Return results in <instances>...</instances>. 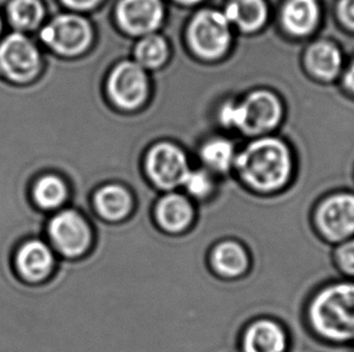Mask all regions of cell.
Here are the masks:
<instances>
[{
	"label": "cell",
	"instance_id": "obj_25",
	"mask_svg": "<svg viewBox=\"0 0 354 352\" xmlns=\"http://www.w3.org/2000/svg\"><path fill=\"white\" fill-rule=\"evenodd\" d=\"M333 17L342 33L354 38V0H335Z\"/></svg>",
	"mask_w": 354,
	"mask_h": 352
},
{
	"label": "cell",
	"instance_id": "obj_1",
	"mask_svg": "<svg viewBox=\"0 0 354 352\" xmlns=\"http://www.w3.org/2000/svg\"><path fill=\"white\" fill-rule=\"evenodd\" d=\"M307 319L323 342L354 345V280L342 277L318 289L307 306Z\"/></svg>",
	"mask_w": 354,
	"mask_h": 352
},
{
	"label": "cell",
	"instance_id": "obj_2",
	"mask_svg": "<svg viewBox=\"0 0 354 352\" xmlns=\"http://www.w3.org/2000/svg\"><path fill=\"white\" fill-rule=\"evenodd\" d=\"M235 162L241 177L257 190H279L292 176V153L278 139H260L249 144Z\"/></svg>",
	"mask_w": 354,
	"mask_h": 352
},
{
	"label": "cell",
	"instance_id": "obj_11",
	"mask_svg": "<svg viewBox=\"0 0 354 352\" xmlns=\"http://www.w3.org/2000/svg\"><path fill=\"white\" fill-rule=\"evenodd\" d=\"M147 169L155 185L163 190H173L183 186L189 174L185 155L172 144H158L151 148L147 161Z\"/></svg>",
	"mask_w": 354,
	"mask_h": 352
},
{
	"label": "cell",
	"instance_id": "obj_12",
	"mask_svg": "<svg viewBox=\"0 0 354 352\" xmlns=\"http://www.w3.org/2000/svg\"><path fill=\"white\" fill-rule=\"evenodd\" d=\"M109 95L122 109H136L148 97V77L138 63L122 62L109 77Z\"/></svg>",
	"mask_w": 354,
	"mask_h": 352
},
{
	"label": "cell",
	"instance_id": "obj_13",
	"mask_svg": "<svg viewBox=\"0 0 354 352\" xmlns=\"http://www.w3.org/2000/svg\"><path fill=\"white\" fill-rule=\"evenodd\" d=\"M163 17L161 0H121L118 19L129 33L148 35L158 28Z\"/></svg>",
	"mask_w": 354,
	"mask_h": 352
},
{
	"label": "cell",
	"instance_id": "obj_24",
	"mask_svg": "<svg viewBox=\"0 0 354 352\" xmlns=\"http://www.w3.org/2000/svg\"><path fill=\"white\" fill-rule=\"evenodd\" d=\"M333 261L342 277L354 280V237L335 245Z\"/></svg>",
	"mask_w": 354,
	"mask_h": 352
},
{
	"label": "cell",
	"instance_id": "obj_19",
	"mask_svg": "<svg viewBox=\"0 0 354 352\" xmlns=\"http://www.w3.org/2000/svg\"><path fill=\"white\" fill-rule=\"evenodd\" d=\"M226 19L244 32L260 28L268 17L263 0H230L225 11Z\"/></svg>",
	"mask_w": 354,
	"mask_h": 352
},
{
	"label": "cell",
	"instance_id": "obj_20",
	"mask_svg": "<svg viewBox=\"0 0 354 352\" xmlns=\"http://www.w3.org/2000/svg\"><path fill=\"white\" fill-rule=\"evenodd\" d=\"M6 14L16 32H32L40 27L45 17L41 0H10Z\"/></svg>",
	"mask_w": 354,
	"mask_h": 352
},
{
	"label": "cell",
	"instance_id": "obj_16",
	"mask_svg": "<svg viewBox=\"0 0 354 352\" xmlns=\"http://www.w3.org/2000/svg\"><path fill=\"white\" fill-rule=\"evenodd\" d=\"M156 219L160 226L171 233L187 229L194 219V209L184 195L171 193L158 202Z\"/></svg>",
	"mask_w": 354,
	"mask_h": 352
},
{
	"label": "cell",
	"instance_id": "obj_26",
	"mask_svg": "<svg viewBox=\"0 0 354 352\" xmlns=\"http://www.w3.org/2000/svg\"><path fill=\"white\" fill-rule=\"evenodd\" d=\"M183 186L187 188L189 195L195 198H206L213 190V180L211 175L205 170L189 172Z\"/></svg>",
	"mask_w": 354,
	"mask_h": 352
},
{
	"label": "cell",
	"instance_id": "obj_4",
	"mask_svg": "<svg viewBox=\"0 0 354 352\" xmlns=\"http://www.w3.org/2000/svg\"><path fill=\"white\" fill-rule=\"evenodd\" d=\"M317 233L337 245L354 237V190H337L323 197L313 213Z\"/></svg>",
	"mask_w": 354,
	"mask_h": 352
},
{
	"label": "cell",
	"instance_id": "obj_7",
	"mask_svg": "<svg viewBox=\"0 0 354 352\" xmlns=\"http://www.w3.org/2000/svg\"><path fill=\"white\" fill-rule=\"evenodd\" d=\"M40 39L53 52L73 57L86 51L90 46L91 26L77 14H59L43 27Z\"/></svg>",
	"mask_w": 354,
	"mask_h": 352
},
{
	"label": "cell",
	"instance_id": "obj_27",
	"mask_svg": "<svg viewBox=\"0 0 354 352\" xmlns=\"http://www.w3.org/2000/svg\"><path fill=\"white\" fill-rule=\"evenodd\" d=\"M337 85L340 86L342 95L354 101V55L347 59L345 70Z\"/></svg>",
	"mask_w": 354,
	"mask_h": 352
},
{
	"label": "cell",
	"instance_id": "obj_30",
	"mask_svg": "<svg viewBox=\"0 0 354 352\" xmlns=\"http://www.w3.org/2000/svg\"><path fill=\"white\" fill-rule=\"evenodd\" d=\"M1 30H3V19H1V14H0V34H1Z\"/></svg>",
	"mask_w": 354,
	"mask_h": 352
},
{
	"label": "cell",
	"instance_id": "obj_28",
	"mask_svg": "<svg viewBox=\"0 0 354 352\" xmlns=\"http://www.w3.org/2000/svg\"><path fill=\"white\" fill-rule=\"evenodd\" d=\"M61 1L71 9L87 10L96 6L101 0H61Z\"/></svg>",
	"mask_w": 354,
	"mask_h": 352
},
{
	"label": "cell",
	"instance_id": "obj_17",
	"mask_svg": "<svg viewBox=\"0 0 354 352\" xmlns=\"http://www.w3.org/2000/svg\"><path fill=\"white\" fill-rule=\"evenodd\" d=\"M29 197L32 204L41 211H55L62 206L68 198L66 182L55 174H45L30 186Z\"/></svg>",
	"mask_w": 354,
	"mask_h": 352
},
{
	"label": "cell",
	"instance_id": "obj_10",
	"mask_svg": "<svg viewBox=\"0 0 354 352\" xmlns=\"http://www.w3.org/2000/svg\"><path fill=\"white\" fill-rule=\"evenodd\" d=\"M348 57L336 40L317 39L307 46L304 64L307 72L323 85L339 84Z\"/></svg>",
	"mask_w": 354,
	"mask_h": 352
},
{
	"label": "cell",
	"instance_id": "obj_9",
	"mask_svg": "<svg viewBox=\"0 0 354 352\" xmlns=\"http://www.w3.org/2000/svg\"><path fill=\"white\" fill-rule=\"evenodd\" d=\"M55 266L53 250L41 239H26L14 251L12 268L24 284L40 285L53 275Z\"/></svg>",
	"mask_w": 354,
	"mask_h": 352
},
{
	"label": "cell",
	"instance_id": "obj_29",
	"mask_svg": "<svg viewBox=\"0 0 354 352\" xmlns=\"http://www.w3.org/2000/svg\"><path fill=\"white\" fill-rule=\"evenodd\" d=\"M178 1H180L183 4H196V3L201 1V0H178Z\"/></svg>",
	"mask_w": 354,
	"mask_h": 352
},
{
	"label": "cell",
	"instance_id": "obj_15",
	"mask_svg": "<svg viewBox=\"0 0 354 352\" xmlns=\"http://www.w3.org/2000/svg\"><path fill=\"white\" fill-rule=\"evenodd\" d=\"M244 352H286L287 333L281 324L260 320L250 324L243 337Z\"/></svg>",
	"mask_w": 354,
	"mask_h": 352
},
{
	"label": "cell",
	"instance_id": "obj_3",
	"mask_svg": "<svg viewBox=\"0 0 354 352\" xmlns=\"http://www.w3.org/2000/svg\"><path fill=\"white\" fill-rule=\"evenodd\" d=\"M283 108L276 95L258 90L247 97L242 104H225L221 119L225 126H234L243 133L259 134L274 128L282 119Z\"/></svg>",
	"mask_w": 354,
	"mask_h": 352
},
{
	"label": "cell",
	"instance_id": "obj_18",
	"mask_svg": "<svg viewBox=\"0 0 354 352\" xmlns=\"http://www.w3.org/2000/svg\"><path fill=\"white\" fill-rule=\"evenodd\" d=\"M95 206L98 215L106 221H120L132 210V198L124 187L108 185L97 192Z\"/></svg>",
	"mask_w": 354,
	"mask_h": 352
},
{
	"label": "cell",
	"instance_id": "obj_23",
	"mask_svg": "<svg viewBox=\"0 0 354 352\" xmlns=\"http://www.w3.org/2000/svg\"><path fill=\"white\" fill-rule=\"evenodd\" d=\"M202 161L214 172L225 173L235 162V150L225 139H216L207 143L201 151Z\"/></svg>",
	"mask_w": 354,
	"mask_h": 352
},
{
	"label": "cell",
	"instance_id": "obj_6",
	"mask_svg": "<svg viewBox=\"0 0 354 352\" xmlns=\"http://www.w3.org/2000/svg\"><path fill=\"white\" fill-rule=\"evenodd\" d=\"M50 243L66 258H77L91 246L92 233L86 219L77 210L58 211L46 224Z\"/></svg>",
	"mask_w": 354,
	"mask_h": 352
},
{
	"label": "cell",
	"instance_id": "obj_5",
	"mask_svg": "<svg viewBox=\"0 0 354 352\" xmlns=\"http://www.w3.org/2000/svg\"><path fill=\"white\" fill-rule=\"evenodd\" d=\"M43 68V58L33 40L22 32H14L0 41V72L17 85L33 82Z\"/></svg>",
	"mask_w": 354,
	"mask_h": 352
},
{
	"label": "cell",
	"instance_id": "obj_14",
	"mask_svg": "<svg viewBox=\"0 0 354 352\" xmlns=\"http://www.w3.org/2000/svg\"><path fill=\"white\" fill-rule=\"evenodd\" d=\"M323 19L319 0H287L282 21L288 33L297 38H307L316 33Z\"/></svg>",
	"mask_w": 354,
	"mask_h": 352
},
{
	"label": "cell",
	"instance_id": "obj_8",
	"mask_svg": "<svg viewBox=\"0 0 354 352\" xmlns=\"http://www.w3.org/2000/svg\"><path fill=\"white\" fill-rule=\"evenodd\" d=\"M230 38L229 19L214 10L198 12L189 27V41L201 57H219L229 48Z\"/></svg>",
	"mask_w": 354,
	"mask_h": 352
},
{
	"label": "cell",
	"instance_id": "obj_21",
	"mask_svg": "<svg viewBox=\"0 0 354 352\" xmlns=\"http://www.w3.org/2000/svg\"><path fill=\"white\" fill-rule=\"evenodd\" d=\"M212 262L221 275L237 277L248 268V256L239 244L230 240L219 244L214 248Z\"/></svg>",
	"mask_w": 354,
	"mask_h": 352
},
{
	"label": "cell",
	"instance_id": "obj_22",
	"mask_svg": "<svg viewBox=\"0 0 354 352\" xmlns=\"http://www.w3.org/2000/svg\"><path fill=\"white\" fill-rule=\"evenodd\" d=\"M134 56L140 67L155 69L162 66L167 59V43L158 35L148 34L136 46Z\"/></svg>",
	"mask_w": 354,
	"mask_h": 352
}]
</instances>
